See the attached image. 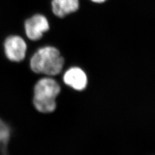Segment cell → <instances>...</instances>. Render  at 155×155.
Returning <instances> with one entry per match:
<instances>
[{
  "mask_svg": "<svg viewBox=\"0 0 155 155\" xmlns=\"http://www.w3.org/2000/svg\"><path fill=\"white\" fill-rule=\"evenodd\" d=\"M64 63L59 51L54 47L40 48L32 56L30 66L33 72L48 76H55L61 72Z\"/></svg>",
  "mask_w": 155,
  "mask_h": 155,
  "instance_id": "cell-1",
  "label": "cell"
},
{
  "mask_svg": "<svg viewBox=\"0 0 155 155\" xmlns=\"http://www.w3.org/2000/svg\"><path fill=\"white\" fill-rule=\"evenodd\" d=\"M61 87L52 78H42L34 88L33 105L37 110L43 113H50L56 108V98L60 94Z\"/></svg>",
  "mask_w": 155,
  "mask_h": 155,
  "instance_id": "cell-2",
  "label": "cell"
},
{
  "mask_svg": "<svg viewBox=\"0 0 155 155\" xmlns=\"http://www.w3.org/2000/svg\"><path fill=\"white\" fill-rule=\"evenodd\" d=\"M25 33L29 39L36 41L50 29L49 22L44 15L37 14L26 20L24 24Z\"/></svg>",
  "mask_w": 155,
  "mask_h": 155,
  "instance_id": "cell-3",
  "label": "cell"
},
{
  "mask_svg": "<svg viewBox=\"0 0 155 155\" xmlns=\"http://www.w3.org/2000/svg\"><path fill=\"white\" fill-rule=\"evenodd\" d=\"M27 46L24 40L19 36H11L6 39L4 50L6 57L11 61H22L26 55Z\"/></svg>",
  "mask_w": 155,
  "mask_h": 155,
  "instance_id": "cell-4",
  "label": "cell"
},
{
  "mask_svg": "<svg viewBox=\"0 0 155 155\" xmlns=\"http://www.w3.org/2000/svg\"><path fill=\"white\" fill-rule=\"evenodd\" d=\"M64 82L75 90L82 91L87 84V77L83 70L79 67L68 69L63 77Z\"/></svg>",
  "mask_w": 155,
  "mask_h": 155,
  "instance_id": "cell-5",
  "label": "cell"
},
{
  "mask_svg": "<svg viewBox=\"0 0 155 155\" xmlns=\"http://www.w3.org/2000/svg\"><path fill=\"white\" fill-rule=\"evenodd\" d=\"M52 10L54 14L59 17H64L77 11L79 7V0H52Z\"/></svg>",
  "mask_w": 155,
  "mask_h": 155,
  "instance_id": "cell-6",
  "label": "cell"
},
{
  "mask_svg": "<svg viewBox=\"0 0 155 155\" xmlns=\"http://www.w3.org/2000/svg\"><path fill=\"white\" fill-rule=\"evenodd\" d=\"M11 131L8 125L0 119V150L5 153L10 138Z\"/></svg>",
  "mask_w": 155,
  "mask_h": 155,
  "instance_id": "cell-7",
  "label": "cell"
},
{
  "mask_svg": "<svg viewBox=\"0 0 155 155\" xmlns=\"http://www.w3.org/2000/svg\"><path fill=\"white\" fill-rule=\"evenodd\" d=\"M92 2H95V3H98V4H101V3H103L105 2L107 0H91Z\"/></svg>",
  "mask_w": 155,
  "mask_h": 155,
  "instance_id": "cell-8",
  "label": "cell"
}]
</instances>
